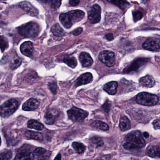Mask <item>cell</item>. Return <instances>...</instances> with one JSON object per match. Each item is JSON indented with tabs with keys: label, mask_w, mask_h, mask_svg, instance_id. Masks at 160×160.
Instances as JSON below:
<instances>
[{
	"label": "cell",
	"mask_w": 160,
	"mask_h": 160,
	"mask_svg": "<svg viewBox=\"0 0 160 160\" xmlns=\"http://www.w3.org/2000/svg\"><path fill=\"white\" fill-rule=\"evenodd\" d=\"M160 146L159 145L150 146L147 148L146 153L150 157H160Z\"/></svg>",
	"instance_id": "obj_19"
},
{
	"label": "cell",
	"mask_w": 160,
	"mask_h": 160,
	"mask_svg": "<svg viewBox=\"0 0 160 160\" xmlns=\"http://www.w3.org/2000/svg\"><path fill=\"white\" fill-rule=\"evenodd\" d=\"M118 84L116 81H111L104 86L103 89L110 95H115L117 92Z\"/></svg>",
	"instance_id": "obj_18"
},
{
	"label": "cell",
	"mask_w": 160,
	"mask_h": 160,
	"mask_svg": "<svg viewBox=\"0 0 160 160\" xmlns=\"http://www.w3.org/2000/svg\"><path fill=\"white\" fill-rule=\"evenodd\" d=\"M48 88L53 94H56L57 93L58 86L56 82H52L49 83L48 84Z\"/></svg>",
	"instance_id": "obj_35"
},
{
	"label": "cell",
	"mask_w": 160,
	"mask_h": 160,
	"mask_svg": "<svg viewBox=\"0 0 160 160\" xmlns=\"http://www.w3.org/2000/svg\"><path fill=\"white\" fill-rule=\"evenodd\" d=\"M70 119L73 122H81L88 116V112L83 109L73 107L67 111Z\"/></svg>",
	"instance_id": "obj_6"
},
{
	"label": "cell",
	"mask_w": 160,
	"mask_h": 160,
	"mask_svg": "<svg viewBox=\"0 0 160 160\" xmlns=\"http://www.w3.org/2000/svg\"><path fill=\"white\" fill-rule=\"evenodd\" d=\"M19 5L23 10L32 16L36 17L39 14L38 10L28 2H22L19 3Z\"/></svg>",
	"instance_id": "obj_13"
},
{
	"label": "cell",
	"mask_w": 160,
	"mask_h": 160,
	"mask_svg": "<svg viewBox=\"0 0 160 160\" xmlns=\"http://www.w3.org/2000/svg\"><path fill=\"white\" fill-rule=\"evenodd\" d=\"M64 63L67 64L69 67L72 68H75L77 65V61L76 59L74 57L67 56L64 57L63 59Z\"/></svg>",
	"instance_id": "obj_23"
},
{
	"label": "cell",
	"mask_w": 160,
	"mask_h": 160,
	"mask_svg": "<svg viewBox=\"0 0 160 160\" xmlns=\"http://www.w3.org/2000/svg\"><path fill=\"white\" fill-rule=\"evenodd\" d=\"M51 31L57 37H61L64 34V31L58 24L54 25L51 28Z\"/></svg>",
	"instance_id": "obj_24"
},
{
	"label": "cell",
	"mask_w": 160,
	"mask_h": 160,
	"mask_svg": "<svg viewBox=\"0 0 160 160\" xmlns=\"http://www.w3.org/2000/svg\"><path fill=\"white\" fill-rule=\"evenodd\" d=\"M12 156V152L11 151L0 152V160H11Z\"/></svg>",
	"instance_id": "obj_28"
},
{
	"label": "cell",
	"mask_w": 160,
	"mask_h": 160,
	"mask_svg": "<svg viewBox=\"0 0 160 160\" xmlns=\"http://www.w3.org/2000/svg\"><path fill=\"white\" fill-rule=\"evenodd\" d=\"M85 13L80 10H74L60 15L59 20L65 28L69 29L73 24L84 18Z\"/></svg>",
	"instance_id": "obj_2"
},
{
	"label": "cell",
	"mask_w": 160,
	"mask_h": 160,
	"mask_svg": "<svg viewBox=\"0 0 160 160\" xmlns=\"http://www.w3.org/2000/svg\"><path fill=\"white\" fill-rule=\"evenodd\" d=\"M79 0H74V1H69V3H70V5L72 6H77L78 4H79Z\"/></svg>",
	"instance_id": "obj_39"
},
{
	"label": "cell",
	"mask_w": 160,
	"mask_h": 160,
	"mask_svg": "<svg viewBox=\"0 0 160 160\" xmlns=\"http://www.w3.org/2000/svg\"><path fill=\"white\" fill-rule=\"evenodd\" d=\"M136 101L138 103L142 105L152 106L157 104L159 102V98L154 94L142 92L137 95Z\"/></svg>",
	"instance_id": "obj_5"
},
{
	"label": "cell",
	"mask_w": 160,
	"mask_h": 160,
	"mask_svg": "<svg viewBox=\"0 0 160 160\" xmlns=\"http://www.w3.org/2000/svg\"><path fill=\"white\" fill-rule=\"evenodd\" d=\"M72 147L75 151L79 154L83 153L86 149V146L84 144L79 142H73L72 144Z\"/></svg>",
	"instance_id": "obj_27"
},
{
	"label": "cell",
	"mask_w": 160,
	"mask_h": 160,
	"mask_svg": "<svg viewBox=\"0 0 160 160\" xmlns=\"http://www.w3.org/2000/svg\"><path fill=\"white\" fill-rule=\"evenodd\" d=\"M90 141L92 144H95L96 147H102L104 145V142L102 138L98 137H93L90 139Z\"/></svg>",
	"instance_id": "obj_29"
},
{
	"label": "cell",
	"mask_w": 160,
	"mask_h": 160,
	"mask_svg": "<svg viewBox=\"0 0 160 160\" xmlns=\"http://www.w3.org/2000/svg\"><path fill=\"white\" fill-rule=\"evenodd\" d=\"M99 59L108 67H113L115 65V55L114 52L108 50L102 51L99 54Z\"/></svg>",
	"instance_id": "obj_7"
},
{
	"label": "cell",
	"mask_w": 160,
	"mask_h": 160,
	"mask_svg": "<svg viewBox=\"0 0 160 160\" xmlns=\"http://www.w3.org/2000/svg\"><path fill=\"white\" fill-rule=\"evenodd\" d=\"M107 1L110 2V3L117 5L122 10H124L130 5V3L128 2L125 1H116V0H115V1H110V0H108Z\"/></svg>",
	"instance_id": "obj_26"
},
{
	"label": "cell",
	"mask_w": 160,
	"mask_h": 160,
	"mask_svg": "<svg viewBox=\"0 0 160 160\" xmlns=\"http://www.w3.org/2000/svg\"><path fill=\"white\" fill-rule=\"evenodd\" d=\"M124 141L123 148L128 150L141 148L146 145L142 133L137 130L128 133L124 138Z\"/></svg>",
	"instance_id": "obj_1"
},
{
	"label": "cell",
	"mask_w": 160,
	"mask_h": 160,
	"mask_svg": "<svg viewBox=\"0 0 160 160\" xmlns=\"http://www.w3.org/2000/svg\"><path fill=\"white\" fill-rule=\"evenodd\" d=\"M47 152V151L43 148H38L35 149L33 151V154L34 155L37 156H40V157H43L46 156L45 154Z\"/></svg>",
	"instance_id": "obj_31"
},
{
	"label": "cell",
	"mask_w": 160,
	"mask_h": 160,
	"mask_svg": "<svg viewBox=\"0 0 160 160\" xmlns=\"http://www.w3.org/2000/svg\"><path fill=\"white\" fill-rule=\"evenodd\" d=\"M119 127L122 132H125L131 129V122L126 116H123L121 118L120 120Z\"/></svg>",
	"instance_id": "obj_20"
},
{
	"label": "cell",
	"mask_w": 160,
	"mask_h": 160,
	"mask_svg": "<svg viewBox=\"0 0 160 160\" xmlns=\"http://www.w3.org/2000/svg\"><path fill=\"white\" fill-rule=\"evenodd\" d=\"M48 158H49V156H48V155H46V156L42 157L41 159L39 160H48Z\"/></svg>",
	"instance_id": "obj_43"
},
{
	"label": "cell",
	"mask_w": 160,
	"mask_h": 160,
	"mask_svg": "<svg viewBox=\"0 0 160 160\" xmlns=\"http://www.w3.org/2000/svg\"><path fill=\"white\" fill-rule=\"evenodd\" d=\"M40 102L37 99L31 98L29 99L22 106V109L25 111H32L38 108Z\"/></svg>",
	"instance_id": "obj_14"
},
{
	"label": "cell",
	"mask_w": 160,
	"mask_h": 160,
	"mask_svg": "<svg viewBox=\"0 0 160 160\" xmlns=\"http://www.w3.org/2000/svg\"><path fill=\"white\" fill-rule=\"evenodd\" d=\"M22 62V59L20 58H16L12 61L11 64V68L13 70L17 69L21 65Z\"/></svg>",
	"instance_id": "obj_32"
},
{
	"label": "cell",
	"mask_w": 160,
	"mask_h": 160,
	"mask_svg": "<svg viewBox=\"0 0 160 160\" xmlns=\"http://www.w3.org/2000/svg\"><path fill=\"white\" fill-rule=\"evenodd\" d=\"M19 106V103L15 99H11L0 106V116L7 118L13 114Z\"/></svg>",
	"instance_id": "obj_4"
},
{
	"label": "cell",
	"mask_w": 160,
	"mask_h": 160,
	"mask_svg": "<svg viewBox=\"0 0 160 160\" xmlns=\"http://www.w3.org/2000/svg\"><path fill=\"white\" fill-rule=\"evenodd\" d=\"M9 46L8 41L5 37L0 36V48L2 51H4Z\"/></svg>",
	"instance_id": "obj_30"
},
{
	"label": "cell",
	"mask_w": 160,
	"mask_h": 160,
	"mask_svg": "<svg viewBox=\"0 0 160 160\" xmlns=\"http://www.w3.org/2000/svg\"><path fill=\"white\" fill-rule=\"evenodd\" d=\"M105 38L108 41H111L114 39V36L112 33H108L106 34Z\"/></svg>",
	"instance_id": "obj_40"
},
{
	"label": "cell",
	"mask_w": 160,
	"mask_h": 160,
	"mask_svg": "<svg viewBox=\"0 0 160 160\" xmlns=\"http://www.w3.org/2000/svg\"><path fill=\"white\" fill-rule=\"evenodd\" d=\"M25 136L28 139H34L39 141H42L43 139V136L42 133L33 131H27L25 133Z\"/></svg>",
	"instance_id": "obj_21"
},
{
	"label": "cell",
	"mask_w": 160,
	"mask_h": 160,
	"mask_svg": "<svg viewBox=\"0 0 160 160\" xmlns=\"http://www.w3.org/2000/svg\"><path fill=\"white\" fill-rule=\"evenodd\" d=\"M47 2L49 3V5L51 6V8L53 9H57L59 8L61 4V1H49Z\"/></svg>",
	"instance_id": "obj_34"
},
{
	"label": "cell",
	"mask_w": 160,
	"mask_h": 160,
	"mask_svg": "<svg viewBox=\"0 0 160 160\" xmlns=\"http://www.w3.org/2000/svg\"><path fill=\"white\" fill-rule=\"evenodd\" d=\"M152 124H153V127H154V129L156 130H159L160 129V120L159 119L155 120L154 121L152 122Z\"/></svg>",
	"instance_id": "obj_38"
},
{
	"label": "cell",
	"mask_w": 160,
	"mask_h": 160,
	"mask_svg": "<svg viewBox=\"0 0 160 160\" xmlns=\"http://www.w3.org/2000/svg\"><path fill=\"white\" fill-rule=\"evenodd\" d=\"M142 135H143V137H144L145 138H148L149 136V134L148 133V132H144Z\"/></svg>",
	"instance_id": "obj_42"
},
{
	"label": "cell",
	"mask_w": 160,
	"mask_h": 160,
	"mask_svg": "<svg viewBox=\"0 0 160 160\" xmlns=\"http://www.w3.org/2000/svg\"><path fill=\"white\" fill-rule=\"evenodd\" d=\"M139 85L142 87L151 88L155 85V82L153 78L150 75H147L140 78Z\"/></svg>",
	"instance_id": "obj_17"
},
{
	"label": "cell",
	"mask_w": 160,
	"mask_h": 160,
	"mask_svg": "<svg viewBox=\"0 0 160 160\" xmlns=\"http://www.w3.org/2000/svg\"><path fill=\"white\" fill-rule=\"evenodd\" d=\"M1 144V138L0 137V145Z\"/></svg>",
	"instance_id": "obj_44"
},
{
	"label": "cell",
	"mask_w": 160,
	"mask_h": 160,
	"mask_svg": "<svg viewBox=\"0 0 160 160\" xmlns=\"http://www.w3.org/2000/svg\"><path fill=\"white\" fill-rule=\"evenodd\" d=\"M160 41L159 38H150L143 44V48L149 51H158L160 50Z\"/></svg>",
	"instance_id": "obj_9"
},
{
	"label": "cell",
	"mask_w": 160,
	"mask_h": 160,
	"mask_svg": "<svg viewBox=\"0 0 160 160\" xmlns=\"http://www.w3.org/2000/svg\"><path fill=\"white\" fill-rule=\"evenodd\" d=\"M28 126L30 129H34L38 131H42L44 128V125L35 120H30L28 123Z\"/></svg>",
	"instance_id": "obj_22"
},
{
	"label": "cell",
	"mask_w": 160,
	"mask_h": 160,
	"mask_svg": "<svg viewBox=\"0 0 160 160\" xmlns=\"http://www.w3.org/2000/svg\"><path fill=\"white\" fill-rule=\"evenodd\" d=\"M93 77L91 73L87 72L80 75L75 82V87H78L82 85L91 83Z\"/></svg>",
	"instance_id": "obj_12"
},
{
	"label": "cell",
	"mask_w": 160,
	"mask_h": 160,
	"mask_svg": "<svg viewBox=\"0 0 160 160\" xmlns=\"http://www.w3.org/2000/svg\"><path fill=\"white\" fill-rule=\"evenodd\" d=\"M54 160H61V155L60 153H58L55 158Z\"/></svg>",
	"instance_id": "obj_41"
},
{
	"label": "cell",
	"mask_w": 160,
	"mask_h": 160,
	"mask_svg": "<svg viewBox=\"0 0 160 160\" xmlns=\"http://www.w3.org/2000/svg\"><path fill=\"white\" fill-rule=\"evenodd\" d=\"M79 61L83 67H89L93 63L90 55L87 52H83L79 55Z\"/></svg>",
	"instance_id": "obj_16"
},
{
	"label": "cell",
	"mask_w": 160,
	"mask_h": 160,
	"mask_svg": "<svg viewBox=\"0 0 160 160\" xmlns=\"http://www.w3.org/2000/svg\"><path fill=\"white\" fill-rule=\"evenodd\" d=\"M110 107H111V103L108 101V100L107 101L105 102V103L102 106V108L105 112L108 113L110 110Z\"/></svg>",
	"instance_id": "obj_36"
},
{
	"label": "cell",
	"mask_w": 160,
	"mask_h": 160,
	"mask_svg": "<svg viewBox=\"0 0 160 160\" xmlns=\"http://www.w3.org/2000/svg\"><path fill=\"white\" fill-rule=\"evenodd\" d=\"M59 115L58 111L54 108L48 109L44 116L45 122L48 124H52L55 122Z\"/></svg>",
	"instance_id": "obj_11"
},
{
	"label": "cell",
	"mask_w": 160,
	"mask_h": 160,
	"mask_svg": "<svg viewBox=\"0 0 160 160\" xmlns=\"http://www.w3.org/2000/svg\"><path fill=\"white\" fill-rule=\"evenodd\" d=\"M88 18L91 24L99 23L101 18V8L98 4L93 5L88 12Z\"/></svg>",
	"instance_id": "obj_8"
},
{
	"label": "cell",
	"mask_w": 160,
	"mask_h": 160,
	"mask_svg": "<svg viewBox=\"0 0 160 160\" xmlns=\"http://www.w3.org/2000/svg\"><path fill=\"white\" fill-rule=\"evenodd\" d=\"M132 15L133 20L135 22L141 20L143 18V14H142V12L139 11L133 12Z\"/></svg>",
	"instance_id": "obj_33"
},
{
	"label": "cell",
	"mask_w": 160,
	"mask_h": 160,
	"mask_svg": "<svg viewBox=\"0 0 160 160\" xmlns=\"http://www.w3.org/2000/svg\"><path fill=\"white\" fill-rule=\"evenodd\" d=\"M82 32H83V28H78L76 29L72 32V34L75 36H78L81 34Z\"/></svg>",
	"instance_id": "obj_37"
},
{
	"label": "cell",
	"mask_w": 160,
	"mask_h": 160,
	"mask_svg": "<svg viewBox=\"0 0 160 160\" xmlns=\"http://www.w3.org/2000/svg\"><path fill=\"white\" fill-rule=\"evenodd\" d=\"M92 125L93 127L99 130L107 131L109 130V126L105 122L95 120L92 122Z\"/></svg>",
	"instance_id": "obj_25"
},
{
	"label": "cell",
	"mask_w": 160,
	"mask_h": 160,
	"mask_svg": "<svg viewBox=\"0 0 160 160\" xmlns=\"http://www.w3.org/2000/svg\"><path fill=\"white\" fill-rule=\"evenodd\" d=\"M40 27L34 22H29L18 28V32L24 38H33L38 36Z\"/></svg>",
	"instance_id": "obj_3"
},
{
	"label": "cell",
	"mask_w": 160,
	"mask_h": 160,
	"mask_svg": "<svg viewBox=\"0 0 160 160\" xmlns=\"http://www.w3.org/2000/svg\"><path fill=\"white\" fill-rule=\"evenodd\" d=\"M34 155L29 148H21L15 158L14 160H33Z\"/></svg>",
	"instance_id": "obj_10"
},
{
	"label": "cell",
	"mask_w": 160,
	"mask_h": 160,
	"mask_svg": "<svg viewBox=\"0 0 160 160\" xmlns=\"http://www.w3.org/2000/svg\"><path fill=\"white\" fill-rule=\"evenodd\" d=\"M20 51L25 56L31 57L33 51V44L31 42H25L20 46Z\"/></svg>",
	"instance_id": "obj_15"
}]
</instances>
